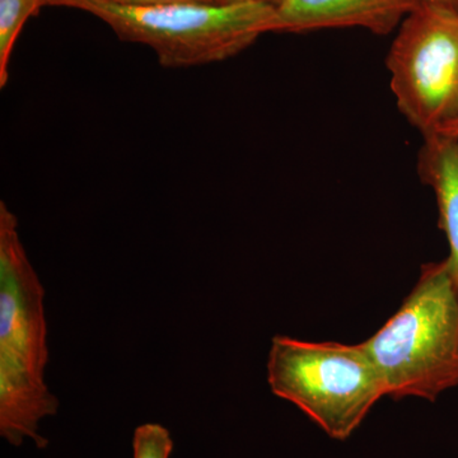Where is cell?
I'll return each mask as SVG.
<instances>
[{
	"mask_svg": "<svg viewBox=\"0 0 458 458\" xmlns=\"http://www.w3.org/2000/svg\"><path fill=\"white\" fill-rule=\"evenodd\" d=\"M45 289L18 232L16 214L0 203V436L12 445L31 439L59 401L45 381L49 363Z\"/></svg>",
	"mask_w": 458,
	"mask_h": 458,
	"instance_id": "1",
	"label": "cell"
},
{
	"mask_svg": "<svg viewBox=\"0 0 458 458\" xmlns=\"http://www.w3.org/2000/svg\"><path fill=\"white\" fill-rule=\"evenodd\" d=\"M363 345L386 396L434 403L458 387V288L447 258L421 267L400 309Z\"/></svg>",
	"mask_w": 458,
	"mask_h": 458,
	"instance_id": "2",
	"label": "cell"
},
{
	"mask_svg": "<svg viewBox=\"0 0 458 458\" xmlns=\"http://www.w3.org/2000/svg\"><path fill=\"white\" fill-rule=\"evenodd\" d=\"M53 7L80 9L111 27L123 41L146 45L165 68L225 62L276 31V5L176 2L123 7L102 0H54Z\"/></svg>",
	"mask_w": 458,
	"mask_h": 458,
	"instance_id": "3",
	"label": "cell"
},
{
	"mask_svg": "<svg viewBox=\"0 0 458 458\" xmlns=\"http://www.w3.org/2000/svg\"><path fill=\"white\" fill-rule=\"evenodd\" d=\"M271 393L302 410L330 438L345 441L386 396L382 377L363 343L271 340Z\"/></svg>",
	"mask_w": 458,
	"mask_h": 458,
	"instance_id": "4",
	"label": "cell"
},
{
	"mask_svg": "<svg viewBox=\"0 0 458 458\" xmlns=\"http://www.w3.org/2000/svg\"><path fill=\"white\" fill-rule=\"evenodd\" d=\"M400 113L423 137L458 119V8L424 2L401 22L386 57Z\"/></svg>",
	"mask_w": 458,
	"mask_h": 458,
	"instance_id": "5",
	"label": "cell"
},
{
	"mask_svg": "<svg viewBox=\"0 0 458 458\" xmlns=\"http://www.w3.org/2000/svg\"><path fill=\"white\" fill-rule=\"evenodd\" d=\"M426 0H282L276 5V31L304 33L363 29L388 35Z\"/></svg>",
	"mask_w": 458,
	"mask_h": 458,
	"instance_id": "6",
	"label": "cell"
},
{
	"mask_svg": "<svg viewBox=\"0 0 458 458\" xmlns=\"http://www.w3.org/2000/svg\"><path fill=\"white\" fill-rule=\"evenodd\" d=\"M423 140L418 171L436 195L439 227L450 245L447 260L458 288V138L432 134Z\"/></svg>",
	"mask_w": 458,
	"mask_h": 458,
	"instance_id": "7",
	"label": "cell"
},
{
	"mask_svg": "<svg viewBox=\"0 0 458 458\" xmlns=\"http://www.w3.org/2000/svg\"><path fill=\"white\" fill-rule=\"evenodd\" d=\"M42 7L44 0H0V89L7 86L9 63L18 36L29 18Z\"/></svg>",
	"mask_w": 458,
	"mask_h": 458,
	"instance_id": "8",
	"label": "cell"
},
{
	"mask_svg": "<svg viewBox=\"0 0 458 458\" xmlns=\"http://www.w3.org/2000/svg\"><path fill=\"white\" fill-rule=\"evenodd\" d=\"M172 450L171 434L161 424L147 423L135 429L132 458H170Z\"/></svg>",
	"mask_w": 458,
	"mask_h": 458,
	"instance_id": "9",
	"label": "cell"
},
{
	"mask_svg": "<svg viewBox=\"0 0 458 458\" xmlns=\"http://www.w3.org/2000/svg\"><path fill=\"white\" fill-rule=\"evenodd\" d=\"M102 2L123 5V7H152V5L167 4V3L210 2V0H102Z\"/></svg>",
	"mask_w": 458,
	"mask_h": 458,
	"instance_id": "10",
	"label": "cell"
},
{
	"mask_svg": "<svg viewBox=\"0 0 458 458\" xmlns=\"http://www.w3.org/2000/svg\"><path fill=\"white\" fill-rule=\"evenodd\" d=\"M216 4H237V3H267V4L278 5L282 0H210Z\"/></svg>",
	"mask_w": 458,
	"mask_h": 458,
	"instance_id": "11",
	"label": "cell"
},
{
	"mask_svg": "<svg viewBox=\"0 0 458 458\" xmlns=\"http://www.w3.org/2000/svg\"><path fill=\"white\" fill-rule=\"evenodd\" d=\"M438 134L451 135V137L458 138V119L454 120L450 126H447L445 131L438 132Z\"/></svg>",
	"mask_w": 458,
	"mask_h": 458,
	"instance_id": "12",
	"label": "cell"
},
{
	"mask_svg": "<svg viewBox=\"0 0 458 458\" xmlns=\"http://www.w3.org/2000/svg\"><path fill=\"white\" fill-rule=\"evenodd\" d=\"M426 2L437 3V4L451 5L458 8V0H426Z\"/></svg>",
	"mask_w": 458,
	"mask_h": 458,
	"instance_id": "13",
	"label": "cell"
},
{
	"mask_svg": "<svg viewBox=\"0 0 458 458\" xmlns=\"http://www.w3.org/2000/svg\"><path fill=\"white\" fill-rule=\"evenodd\" d=\"M44 3H45V7H49V4H50V0H44Z\"/></svg>",
	"mask_w": 458,
	"mask_h": 458,
	"instance_id": "14",
	"label": "cell"
}]
</instances>
